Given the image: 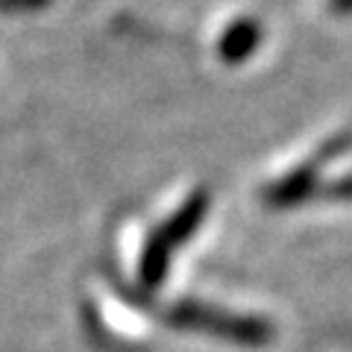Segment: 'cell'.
I'll return each mask as SVG.
<instances>
[{
  "label": "cell",
  "instance_id": "8992f818",
  "mask_svg": "<svg viewBox=\"0 0 352 352\" xmlns=\"http://www.w3.org/2000/svg\"><path fill=\"white\" fill-rule=\"evenodd\" d=\"M332 6L338 12H352V0H332Z\"/></svg>",
  "mask_w": 352,
  "mask_h": 352
},
{
  "label": "cell",
  "instance_id": "5b68a950",
  "mask_svg": "<svg viewBox=\"0 0 352 352\" xmlns=\"http://www.w3.org/2000/svg\"><path fill=\"white\" fill-rule=\"evenodd\" d=\"M50 0H0V9H6V12H30V9H41Z\"/></svg>",
  "mask_w": 352,
  "mask_h": 352
},
{
  "label": "cell",
  "instance_id": "7a4b0ae2",
  "mask_svg": "<svg viewBox=\"0 0 352 352\" xmlns=\"http://www.w3.org/2000/svg\"><path fill=\"white\" fill-rule=\"evenodd\" d=\"M258 44H261V27H258V21L238 18L223 32H220L217 53H220V59H223L226 65H238V62L250 59L252 53H256Z\"/></svg>",
  "mask_w": 352,
  "mask_h": 352
},
{
  "label": "cell",
  "instance_id": "6da1fadb",
  "mask_svg": "<svg viewBox=\"0 0 352 352\" xmlns=\"http://www.w3.org/2000/svg\"><path fill=\"white\" fill-rule=\"evenodd\" d=\"M170 323L179 329H194V332H208L226 340H238L247 346H261L273 340V326L258 317H241V314H226L217 308H206L197 302H179L170 311Z\"/></svg>",
  "mask_w": 352,
  "mask_h": 352
},
{
  "label": "cell",
  "instance_id": "3957f363",
  "mask_svg": "<svg viewBox=\"0 0 352 352\" xmlns=\"http://www.w3.org/2000/svg\"><path fill=\"white\" fill-rule=\"evenodd\" d=\"M206 206H208V197H206V191H197V194H191L188 200H185L182 206H179V212H176L168 223H164L162 229H159V235L168 241L170 247H176V244H182V241H188L191 235H194V229L203 223V214H206Z\"/></svg>",
  "mask_w": 352,
  "mask_h": 352
},
{
  "label": "cell",
  "instance_id": "277c9868",
  "mask_svg": "<svg viewBox=\"0 0 352 352\" xmlns=\"http://www.w3.org/2000/svg\"><path fill=\"white\" fill-rule=\"evenodd\" d=\"M170 250L173 247L159 232L147 241L144 256H141V282H144L147 288H156V285L164 279V273H168V264H170Z\"/></svg>",
  "mask_w": 352,
  "mask_h": 352
}]
</instances>
